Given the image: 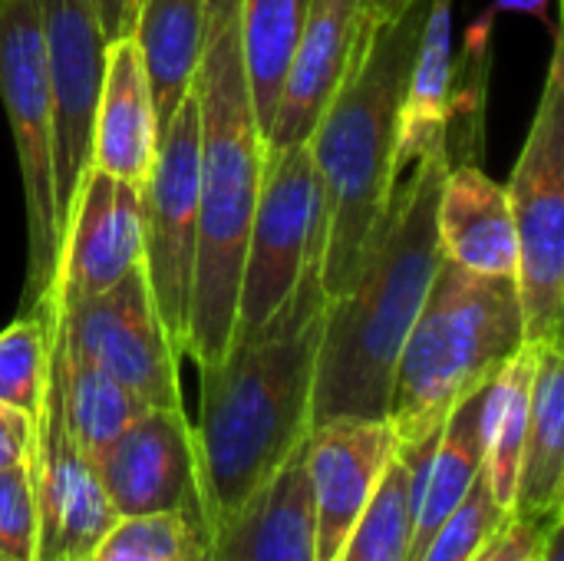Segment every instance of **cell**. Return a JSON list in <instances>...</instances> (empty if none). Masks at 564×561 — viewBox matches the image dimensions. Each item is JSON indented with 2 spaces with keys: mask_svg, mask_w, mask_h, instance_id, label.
<instances>
[{
  "mask_svg": "<svg viewBox=\"0 0 564 561\" xmlns=\"http://www.w3.org/2000/svg\"><path fill=\"white\" fill-rule=\"evenodd\" d=\"M129 3H132V17H135V0H129Z\"/></svg>",
  "mask_w": 564,
  "mask_h": 561,
  "instance_id": "74e56055",
  "label": "cell"
},
{
  "mask_svg": "<svg viewBox=\"0 0 564 561\" xmlns=\"http://www.w3.org/2000/svg\"><path fill=\"white\" fill-rule=\"evenodd\" d=\"M512 513L502 509L492 493L482 483V473L476 479V486L469 489V496L459 503V509L440 526V532L430 539L426 552L420 555V561H473L486 542L502 529V522Z\"/></svg>",
  "mask_w": 564,
  "mask_h": 561,
  "instance_id": "f546056e",
  "label": "cell"
},
{
  "mask_svg": "<svg viewBox=\"0 0 564 561\" xmlns=\"http://www.w3.org/2000/svg\"><path fill=\"white\" fill-rule=\"evenodd\" d=\"M555 513H564V354L562 344H542L512 516L549 519Z\"/></svg>",
  "mask_w": 564,
  "mask_h": 561,
  "instance_id": "ffe728a7",
  "label": "cell"
},
{
  "mask_svg": "<svg viewBox=\"0 0 564 561\" xmlns=\"http://www.w3.org/2000/svg\"><path fill=\"white\" fill-rule=\"evenodd\" d=\"M449 165L446 145H436L393 182L357 278L327 298L311 430L330 420H387L397 357L443 265L436 202Z\"/></svg>",
  "mask_w": 564,
  "mask_h": 561,
  "instance_id": "7a4b0ae2",
  "label": "cell"
},
{
  "mask_svg": "<svg viewBox=\"0 0 564 561\" xmlns=\"http://www.w3.org/2000/svg\"><path fill=\"white\" fill-rule=\"evenodd\" d=\"M159 145V119L142 66V53L132 33L116 36L106 46V66L93 116L89 165L142 185Z\"/></svg>",
  "mask_w": 564,
  "mask_h": 561,
  "instance_id": "d6986e66",
  "label": "cell"
},
{
  "mask_svg": "<svg viewBox=\"0 0 564 561\" xmlns=\"http://www.w3.org/2000/svg\"><path fill=\"white\" fill-rule=\"evenodd\" d=\"M99 20H102V33L112 43L116 36L132 30V3L129 0H99Z\"/></svg>",
  "mask_w": 564,
  "mask_h": 561,
  "instance_id": "836d02e7",
  "label": "cell"
},
{
  "mask_svg": "<svg viewBox=\"0 0 564 561\" xmlns=\"http://www.w3.org/2000/svg\"><path fill=\"white\" fill-rule=\"evenodd\" d=\"M406 3H410V0H370V17H373V20H390V17H397Z\"/></svg>",
  "mask_w": 564,
  "mask_h": 561,
  "instance_id": "8d00e7d4",
  "label": "cell"
},
{
  "mask_svg": "<svg viewBox=\"0 0 564 561\" xmlns=\"http://www.w3.org/2000/svg\"><path fill=\"white\" fill-rule=\"evenodd\" d=\"M324 222V188L307 142L284 149L264 145L258 202L241 258L231 341L254 334L271 314L281 311Z\"/></svg>",
  "mask_w": 564,
  "mask_h": 561,
  "instance_id": "9c48e42d",
  "label": "cell"
},
{
  "mask_svg": "<svg viewBox=\"0 0 564 561\" xmlns=\"http://www.w3.org/2000/svg\"><path fill=\"white\" fill-rule=\"evenodd\" d=\"M238 10L241 0H205V36L192 79L198 109V261L185 357L198 370L218 364L235 334L241 258L264 169Z\"/></svg>",
  "mask_w": 564,
  "mask_h": 561,
  "instance_id": "3957f363",
  "label": "cell"
},
{
  "mask_svg": "<svg viewBox=\"0 0 564 561\" xmlns=\"http://www.w3.org/2000/svg\"><path fill=\"white\" fill-rule=\"evenodd\" d=\"M539 561H564V516H558L549 532H545V542H542V552Z\"/></svg>",
  "mask_w": 564,
  "mask_h": 561,
  "instance_id": "e575fe53",
  "label": "cell"
},
{
  "mask_svg": "<svg viewBox=\"0 0 564 561\" xmlns=\"http://www.w3.org/2000/svg\"><path fill=\"white\" fill-rule=\"evenodd\" d=\"M304 443L248 503L208 529L205 561H317Z\"/></svg>",
  "mask_w": 564,
  "mask_h": 561,
  "instance_id": "e0dca14e",
  "label": "cell"
},
{
  "mask_svg": "<svg viewBox=\"0 0 564 561\" xmlns=\"http://www.w3.org/2000/svg\"><path fill=\"white\" fill-rule=\"evenodd\" d=\"M30 479L36 503V561H83L116 513L102 493L93 460L76 446L59 400V384L46 364V387L33 417Z\"/></svg>",
  "mask_w": 564,
  "mask_h": 561,
  "instance_id": "8fae6325",
  "label": "cell"
},
{
  "mask_svg": "<svg viewBox=\"0 0 564 561\" xmlns=\"http://www.w3.org/2000/svg\"><path fill=\"white\" fill-rule=\"evenodd\" d=\"M479 403L482 390L466 397L443 423L436 446L420 470L416 499H413V532L406 561H420L430 539L440 526L459 509L482 473V446H479Z\"/></svg>",
  "mask_w": 564,
  "mask_h": 561,
  "instance_id": "603a6c76",
  "label": "cell"
},
{
  "mask_svg": "<svg viewBox=\"0 0 564 561\" xmlns=\"http://www.w3.org/2000/svg\"><path fill=\"white\" fill-rule=\"evenodd\" d=\"M0 555L36 561V503L30 463L0 470Z\"/></svg>",
  "mask_w": 564,
  "mask_h": 561,
  "instance_id": "4dcf8cb0",
  "label": "cell"
},
{
  "mask_svg": "<svg viewBox=\"0 0 564 561\" xmlns=\"http://www.w3.org/2000/svg\"><path fill=\"white\" fill-rule=\"evenodd\" d=\"M545 3L549 0H499L492 10H516V13H545Z\"/></svg>",
  "mask_w": 564,
  "mask_h": 561,
  "instance_id": "d590c367",
  "label": "cell"
},
{
  "mask_svg": "<svg viewBox=\"0 0 564 561\" xmlns=\"http://www.w3.org/2000/svg\"><path fill=\"white\" fill-rule=\"evenodd\" d=\"M307 7L311 0H241L238 10L241 56H245L248 89H251L261 136L274 119Z\"/></svg>",
  "mask_w": 564,
  "mask_h": 561,
  "instance_id": "484cf974",
  "label": "cell"
},
{
  "mask_svg": "<svg viewBox=\"0 0 564 561\" xmlns=\"http://www.w3.org/2000/svg\"><path fill=\"white\" fill-rule=\"evenodd\" d=\"M436 436L416 446L397 450L393 463L387 466L370 506L364 509L360 522L347 536L337 561H406L410 532H413L416 479L436 446Z\"/></svg>",
  "mask_w": 564,
  "mask_h": 561,
  "instance_id": "4316f807",
  "label": "cell"
},
{
  "mask_svg": "<svg viewBox=\"0 0 564 561\" xmlns=\"http://www.w3.org/2000/svg\"><path fill=\"white\" fill-rule=\"evenodd\" d=\"M397 450L400 440L390 420H330L307 433L317 561H337Z\"/></svg>",
  "mask_w": 564,
  "mask_h": 561,
  "instance_id": "9a60e30c",
  "label": "cell"
},
{
  "mask_svg": "<svg viewBox=\"0 0 564 561\" xmlns=\"http://www.w3.org/2000/svg\"><path fill=\"white\" fill-rule=\"evenodd\" d=\"M522 344L516 278L473 274L443 258L393 370L387 420L400 446L436 436Z\"/></svg>",
  "mask_w": 564,
  "mask_h": 561,
  "instance_id": "5b68a950",
  "label": "cell"
},
{
  "mask_svg": "<svg viewBox=\"0 0 564 561\" xmlns=\"http://www.w3.org/2000/svg\"><path fill=\"white\" fill-rule=\"evenodd\" d=\"M327 222L311 241L291 298L225 357L202 367L195 430L208 529L248 503L307 440L314 364L324 331Z\"/></svg>",
  "mask_w": 564,
  "mask_h": 561,
  "instance_id": "6da1fadb",
  "label": "cell"
},
{
  "mask_svg": "<svg viewBox=\"0 0 564 561\" xmlns=\"http://www.w3.org/2000/svg\"><path fill=\"white\" fill-rule=\"evenodd\" d=\"M142 265V208L139 185L122 182L96 165H86L69 198L59 261L53 278V301L59 308L79 304L119 284Z\"/></svg>",
  "mask_w": 564,
  "mask_h": 561,
  "instance_id": "5bb4252c",
  "label": "cell"
},
{
  "mask_svg": "<svg viewBox=\"0 0 564 561\" xmlns=\"http://www.w3.org/2000/svg\"><path fill=\"white\" fill-rule=\"evenodd\" d=\"M453 0H433L423 23L393 145V182L430 149L446 145L453 89Z\"/></svg>",
  "mask_w": 564,
  "mask_h": 561,
  "instance_id": "44dd1931",
  "label": "cell"
},
{
  "mask_svg": "<svg viewBox=\"0 0 564 561\" xmlns=\"http://www.w3.org/2000/svg\"><path fill=\"white\" fill-rule=\"evenodd\" d=\"M33 450V417L0 400V470L26 466Z\"/></svg>",
  "mask_w": 564,
  "mask_h": 561,
  "instance_id": "d6a6232c",
  "label": "cell"
},
{
  "mask_svg": "<svg viewBox=\"0 0 564 561\" xmlns=\"http://www.w3.org/2000/svg\"><path fill=\"white\" fill-rule=\"evenodd\" d=\"M129 33L142 53L159 129H165L192 93L205 36V0H135Z\"/></svg>",
  "mask_w": 564,
  "mask_h": 561,
  "instance_id": "7402d4cb",
  "label": "cell"
},
{
  "mask_svg": "<svg viewBox=\"0 0 564 561\" xmlns=\"http://www.w3.org/2000/svg\"><path fill=\"white\" fill-rule=\"evenodd\" d=\"M93 466L116 516L185 513L205 522L198 446L185 407H149Z\"/></svg>",
  "mask_w": 564,
  "mask_h": 561,
  "instance_id": "4fadbf2b",
  "label": "cell"
},
{
  "mask_svg": "<svg viewBox=\"0 0 564 561\" xmlns=\"http://www.w3.org/2000/svg\"><path fill=\"white\" fill-rule=\"evenodd\" d=\"M139 208L149 294L169 344L185 357L198 261V109L192 93L159 129L152 169L139 185Z\"/></svg>",
  "mask_w": 564,
  "mask_h": 561,
  "instance_id": "ba28073f",
  "label": "cell"
},
{
  "mask_svg": "<svg viewBox=\"0 0 564 561\" xmlns=\"http://www.w3.org/2000/svg\"><path fill=\"white\" fill-rule=\"evenodd\" d=\"M370 26V0H311L301 40L284 76L274 119L264 132L268 149L301 145L334 99Z\"/></svg>",
  "mask_w": 564,
  "mask_h": 561,
  "instance_id": "2e32d148",
  "label": "cell"
},
{
  "mask_svg": "<svg viewBox=\"0 0 564 561\" xmlns=\"http://www.w3.org/2000/svg\"><path fill=\"white\" fill-rule=\"evenodd\" d=\"M36 10L53 93L56 208L63 228L69 198L89 165L93 116L109 40L102 33L99 0H36Z\"/></svg>",
  "mask_w": 564,
  "mask_h": 561,
  "instance_id": "7c38bea8",
  "label": "cell"
},
{
  "mask_svg": "<svg viewBox=\"0 0 564 561\" xmlns=\"http://www.w3.org/2000/svg\"><path fill=\"white\" fill-rule=\"evenodd\" d=\"M50 321L53 298L46 294L33 311L20 314L0 331V400L23 410L26 417H36L46 387Z\"/></svg>",
  "mask_w": 564,
  "mask_h": 561,
  "instance_id": "f1b7e54d",
  "label": "cell"
},
{
  "mask_svg": "<svg viewBox=\"0 0 564 561\" xmlns=\"http://www.w3.org/2000/svg\"><path fill=\"white\" fill-rule=\"evenodd\" d=\"M535 561H539V559H535Z\"/></svg>",
  "mask_w": 564,
  "mask_h": 561,
  "instance_id": "ab89813d",
  "label": "cell"
},
{
  "mask_svg": "<svg viewBox=\"0 0 564 561\" xmlns=\"http://www.w3.org/2000/svg\"><path fill=\"white\" fill-rule=\"evenodd\" d=\"M509 205L519 238V304L525 341L562 344L564 324V40L545 73V89L509 179Z\"/></svg>",
  "mask_w": 564,
  "mask_h": 561,
  "instance_id": "52a82bcc",
  "label": "cell"
},
{
  "mask_svg": "<svg viewBox=\"0 0 564 561\" xmlns=\"http://www.w3.org/2000/svg\"><path fill=\"white\" fill-rule=\"evenodd\" d=\"M208 529L185 513L116 516L83 561H205Z\"/></svg>",
  "mask_w": 564,
  "mask_h": 561,
  "instance_id": "83f0119b",
  "label": "cell"
},
{
  "mask_svg": "<svg viewBox=\"0 0 564 561\" xmlns=\"http://www.w3.org/2000/svg\"><path fill=\"white\" fill-rule=\"evenodd\" d=\"M564 516L555 513L549 519H529V516H509L502 522V529L486 542V549L476 555L473 561H535L542 552V542H545V532L549 526Z\"/></svg>",
  "mask_w": 564,
  "mask_h": 561,
  "instance_id": "1f68e13d",
  "label": "cell"
},
{
  "mask_svg": "<svg viewBox=\"0 0 564 561\" xmlns=\"http://www.w3.org/2000/svg\"><path fill=\"white\" fill-rule=\"evenodd\" d=\"M0 561H10V559H3V555H0Z\"/></svg>",
  "mask_w": 564,
  "mask_h": 561,
  "instance_id": "f35d334b",
  "label": "cell"
},
{
  "mask_svg": "<svg viewBox=\"0 0 564 561\" xmlns=\"http://www.w3.org/2000/svg\"><path fill=\"white\" fill-rule=\"evenodd\" d=\"M433 0H410L397 17L373 20L307 149L324 188L327 248L324 291L337 298L357 278L370 235L393 188L400 109Z\"/></svg>",
  "mask_w": 564,
  "mask_h": 561,
  "instance_id": "277c9868",
  "label": "cell"
},
{
  "mask_svg": "<svg viewBox=\"0 0 564 561\" xmlns=\"http://www.w3.org/2000/svg\"><path fill=\"white\" fill-rule=\"evenodd\" d=\"M443 258L486 278H516L519 238L506 185L476 162H456L443 175L436 202Z\"/></svg>",
  "mask_w": 564,
  "mask_h": 561,
  "instance_id": "ac0fdd59",
  "label": "cell"
},
{
  "mask_svg": "<svg viewBox=\"0 0 564 561\" xmlns=\"http://www.w3.org/2000/svg\"><path fill=\"white\" fill-rule=\"evenodd\" d=\"M56 327L73 357L99 367L149 407H182L178 354L155 314L142 265L109 291L56 304Z\"/></svg>",
  "mask_w": 564,
  "mask_h": 561,
  "instance_id": "30bf717a",
  "label": "cell"
},
{
  "mask_svg": "<svg viewBox=\"0 0 564 561\" xmlns=\"http://www.w3.org/2000/svg\"><path fill=\"white\" fill-rule=\"evenodd\" d=\"M0 99L20 159L26 205V281L20 301V314H26L53 288L63 235L56 208L53 93L36 0H0Z\"/></svg>",
  "mask_w": 564,
  "mask_h": 561,
  "instance_id": "8992f818",
  "label": "cell"
},
{
  "mask_svg": "<svg viewBox=\"0 0 564 561\" xmlns=\"http://www.w3.org/2000/svg\"><path fill=\"white\" fill-rule=\"evenodd\" d=\"M539 350H542V344L525 341L482 387V403H479L482 483L492 493V499L509 513H512L516 486H519Z\"/></svg>",
  "mask_w": 564,
  "mask_h": 561,
  "instance_id": "cb8c5ba5",
  "label": "cell"
},
{
  "mask_svg": "<svg viewBox=\"0 0 564 561\" xmlns=\"http://www.w3.org/2000/svg\"><path fill=\"white\" fill-rule=\"evenodd\" d=\"M50 367L59 384L66 427L76 440V446L89 460H96L135 417H142L149 410V403H142L119 380H112L99 367H93L66 350L63 334L56 327V301H53V321H50Z\"/></svg>",
  "mask_w": 564,
  "mask_h": 561,
  "instance_id": "d4e9b609",
  "label": "cell"
}]
</instances>
